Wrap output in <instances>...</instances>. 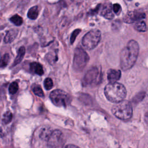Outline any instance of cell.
Here are the masks:
<instances>
[{
    "label": "cell",
    "instance_id": "1",
    "mask_svg": "<svg viewBox=\"0 0 148 148\" xmlns=\"http://www.w3.org/2000/svg\"><path fill=\"white\" fill-rule=\"evenodd\" d=\"M139 51V47L136 41L131 40L128 42L120 52V65L122 70L127 71L133 66L137 60Z\"/></svg>",
    "mask_w": 148,
    "mask_h": 148
},
{
    "label": "cell",
    "instance_id": "2",
    "mask_svg": "<svg viewBox=\"0 0 148 148\" xmlns=\"http://www.w3.org/2000/svg\"><path fill=\"white\" fill-rule=\"evenodd\" d=\"M104 94L108 101L116 103L124 99L127 90L124 85L120 83H109L105 87Z\"/></svg>",
    "mask_w": 148,
    "mask_h": 148
},
{
    "label": "cell",
    "instance_id": "3",
    "mask_svg": "<svg viewBox=\"0 0 148 148\" xmlns=\"http://www.w3.org/2000/svg\"><path fill=\"white\" fill-rule=\"evenodd\" d=\"M112 112L119 119L123 121H128L132 116V106L131 102L126 100H123L116 103L113 106Z\"/></svg>",
    "mask_w": 148,
    "mask_h": 148
},
{
    "label": "cell",
    "instance_id": "4",
    "mask_svg": "<svg viewBox=\"0 0 148 148\" xmlns=\"http://www.w3.org/2000/svg\"><path fill=\"white\" fill-rule=\"evenodd\" d=\"M50 98L54 105L57 106L65 107L71 101V97L69 94L64 90L57 89L51 92Z\"/></svg>",
    "mask_w": 148,
    "mask_h": 148
},
{
    "label": "cell",
    "instance_id": "5",
    "mask_svg": "<svg viewBox=\"0 0 148 148\" xmlns=\"http://www.w3.org/2000/svg\"><path fill=\"white\" fill-rule=\"evenodd\" d=\"M101 38V31L96 29H92L83 36L82 39V45L86 49L92 50L98 45Z\"/></svg>",
    "mask_w": 148,
    "mask_h": 148
},
{
    "label": "cell",
    "instance_id": "6",
    "mask_svg": "<svg viewBox=\"0 0 148 148\" xmlns=\"http://www.w3.org/2000/svg\"><path fill=\"white\" fill-rule=\"evenodd\" d=\"M88 61L89 56L83 49L77 47L75 49L73 60V68L76 71H82Z\"/></svg>",
    "mask_w": 148,
    "mask_h": 148
},
{
    "label": "cell",
    "instance_id": "7",
    "mask_svg": "<svg viewBox=\"0 0 148 148\" xmlns=\"http://www.w3.org/2000/svg\"><path fill=\"white\" fill-rule=\"evenodd\" d=\"M101 73L97 67H92L86 73L83 81L87 86H94L99 84L101 80Z\"/></svg>",
    "mask_w": 148,
    "mask_h": 148
},
{
    "label": "cell",
    "instance_id": "8",
    "mask_svg": "<svg viewBox=\"0 0 148 148\" xmlns=\"http://www.w3.org/2000/svg\"><path fill=\"white\" fill-rule=\"evenodd\" d=\"M47 141L50 148H62L64 142L62 132L58 130L52 131Z\"/></svg>",
    "mask_w": 148,
    "mask_h": 148
},
{
    "label": "cell",
    "instance_id": "9",
    "mask_svg": "<svg viewBox=\"0 0 148 148\" xmlns=\"http://www.w3.org/2000/svg\"><path fill=\"white\" fill-rule=\"evenodd\" d=\"M145 14L139 10L131 11L127 13L123 18V20L125 23L128 24H131L135 21H138L140 20H143L145 18Z\"/></svg>",
    "mask_w": 148,
    "mask_h": 148
},
{
    "label": "cell",
    "instance_id": "10",
    "mask_svg": "<svg viewBox=\"0 0 148 148\" xmlns=\"http://www.w3.org/2000/svg\"><path fill=\"white\" fill-rule=\"evenodd\" d=\"M101 15L105 18L111 20L114 17V13L113 10V6L110 3L105 4L102 9Z\"/></svg>",
    "mask_w": 148,
    "mask_h": 148
},
{
    "label": "cell",
    "instance_id": "11",
    "mask_svg": "<svg viewBox=\"0 0 148 148\" xmlns=\"http://www.w3.org/2000/svg\"><path fill=\"white\" fill-rule=\"evenodd\" d=\"M108 80L110 83L116 82L119 80L121 77V72L120 70L110 69L108 70Z\"/></svg>",
    "mask_w": 148,
    "mask_h": 148
},
{
    "label": "cell",
    "instance_id": "12",
    "mask_svg": "<svg viewBox=\"0 0 148 148\" xmlns=\"http://www.w3.org/2000/svg\"><path fill=\"white\" fill-rule=\"evenodd\" d=\"M30 70L34 73L38 75H42L44 73L42 65L36 62H33L30 64Z\"/></svg>",
    "mask_w": 148,
    "mask_h": 148
},
{
    "label": "cell",
    "instance_id": "13",
    "mask_svg": "<svg viewBox=\"0 0 148 148\" xmlns=\"http://www.w3.org/2000/svg\"><path fill=\"white\" fill-rule=\"evenodd\" d=\"M18 31L17 29H10L8 31L4 38V42L6 43H9L14 40L16 38Z\"/></svg>",
    "mask_w": 148,
    "mask_h": 148
},
{
    "label": "cell",
    "instance_id": "14",
    "mask_svg": "<svg viewBox=\"0 0 148 148\" xmlns=\"http://www.w3.org/2000/svg\"><path fill=\"white\" fill-rule=\"evenodd\" d=\"M25 53V49L24 47L22 46L21 47H20V49H18V51H17V56L13 62V66H15L16 65H17L18 64H19L23 60L24 54Z\"/></svg>",
    "mask_w": 148,
    "mask_h": 148
},
{
    "label": "cell",
    "instance_id": "15",
    "mask_svg": "<svg viewBox=\"0 0 148 148\" xmlns=\"http://www.w3.org/2000/svg\"><path fill=\"white\" fill-rule=\"evenodd\" d=\"M134 28L135 30L139 32H145L147 29L146 24L143 20L136 21L134 25Z\"/></svg>",
    "mask_w": 148,
    "mask_h": 148
},
{
    "label": "cell",
    "instance_id": "16",
    "mask_svg": "<svg viewBox=\"0 0 148 148\" xmlns=\"http://www.w3.org/2000/svg\"><path fill=\"white\" fill-rule=\"evenodd\" d=\"M39 15V9L37 6H34L31 8L27 13L28 17L32 19V20H35L36 19Z\"/></svg>",
    "mask_w": 148,
    "mask_h": 148
},
{
    "label": "cell",
    "instance_id": "17",
    "mask_svg": "<svg viewBox=\"0 0 148 148\" xmlns=\"http://www.w3.org/2000/svg\"><path fill=\"white\" fill-rule=\"evenodd\" d=\"M12 118H13L12 113L10 111L6 112L3 114L2 119L3 124H8L9 123H10L12 121Z\"/></svg>",
    "mask_w": 148,
    "mask_h": 148
},
{
    "label": "cell",
    "instance_id": "18",
    "mask_svg": "<svg viewBox=\"0 0 148 148\" xmlns=\"http://www.w3.org/2000/svg\"><path fill=\"white\" fill-rule=\"evenodd\" d=\"M32 91L34 93L40 97H44V93L43 91L41 88V87L38 84H34L32 86Z\"/></svg>",
    "mask_w": 148,
    "mask_h": 148
},
{
    "label": "cell",
    "instance_id": "19",
    "mask_svg": "<svg viewBox=\"0 0 148 148\" xmlns=\"http://www.w3.org/2000/svg\"><path fill=\"white\" fill-rule=\"evenodd\" d=\"M10 21L17 26H20L23 24V20L21 16L18 14H15L10 18Z\"/></svg>",
    "mask_w": 148,
    "mask_h": 148
},
{
    "label": "cell",
    "instance_id": "20",
    "mask_svg": "<svg viewBox=\"0 0 148 148\" xmlns=\"http://www.w3.org/2000/svg\"><path fill=\"white\" fill-rule=\"evenodd\" d=\"M10 56L9 54H5L0 60V68H5L9 62Z\"/></svg>",
    "mask_w": 148,
    "mask_h": 148
},
{
    "label": "cell",
    "instance_id": "21",
    "mask_svg": "<svg viewBox=\"0 0 148 148\" xmlns=\"http://www.w3.org/2000/svg\"><path fill=\"white\" fill-rule=\"evenodd\" d=\"M18 90V85L16 82H13L9 85V92L11 94H16Z\"/></svg>",
    "mask_w": 148,
    "mask_h": 148
},
{
    "label": "cell",
    "instance_id": "22",
    "mask_svg": "<svg viewBox=\"0 0 148 148\" xmlns=\"http://www.w3.org/2000/svg\"><path fill=\"white\" fill-rule=\"evenodd\" d=\"M51 132H52V131L50 130L49 128H44L43 130H42V131H41V132L40 134V138L47 140L49 136H50V134L51 133Z\"/></svg>",
    "mask_w": 148,
    "mask_h": 148
},
{
    "label": "cell",
    "instance_id": "23",
    "mask_svg": "<svg viewBox=\"0 0 148 148\" xmlns=\"http://www.w3.org/2000/svg\"><path fill=\"white\" fill-rule=\"evenodd\" d=\"M44 86L46 90H49L52 88L53 86V82L51 78L47 77L44 81Z\"/></svg>",
    "mask_w": 148,
    "mask_h": 148
},
{
    "label": "cell",
    "instance_id": "24",
    "mask_svg": "<svg viewBox=\"0 0 148 148\" xmlns=\"http://www.w3.org/2000/svg\"><path fill=\"white\" fill-rule=\"evenodd\" d=\"M145 96V92H140L136 94L134 98L132 99V101L134 102H139L140 101H142Z\"/></svg>",
    "mask_w": 148,
    "mask_h": 148
},
{
    "label": "cell",
    "instance_id": "25",
    "mask_svg": "<svg viewBox=\"0 0 148 148\" xmlns=\"http://www.w3.org/2000/svg\"><path fill=\"white\" fill-rule=\"evenodd\" d=\"M80 31H81V30L80 29H76L73 31V32L71 34V38H70V43L71 44H73L74 41L75 40L76 38L79 35V34L80 32Z\"/></svg>",
    "mask_w": 148,
    "mask_h": 148
},
{
    "label": "cell",
    "instance_id": "26",
    "mask_svg": "<svg viewBox=\"0 0 148 148\" xmlns=\"http://www.w3.org/2000/svg\"><path fill=\"white\" fill-rule=\"evenodd\" d=\"M121 10V6L118 3H115L113 5V10L115 13H119Z\"/></svg>",
    "mask_w": 148,
    "mask_h": 148
},
{
    "label": "cell",
    "instance_id": "27",
    "mask_svg": "<svg viewBox=\"0 0 148 148\" xmlns=\"http://www.w3.org/2000/svg\"><path fill=\"white\" fill-rule=\"evenodd\" d=\"M62 148H80V147H78V146H76V145L69 144V145H66L63 146Z\"/></svg>",
    "mask_w": 148,
    "mask_h": 148
},
{
    "label": "cell",
    "instance_id": "28",
    "mask_svg": "<svg viewBox=\"0 0 148 148\" xmlns=\"http://www.w3.org/2000/svg\"><path fill=\"white\" fill-rule=\"evenodd\" d=\"M144 119L146 122V123L148 125V110L145 113V116H144Z\"/></svg>",
    "mask_w": 148,
    "mask_h": 148
},
{
    "label": "cell",
    "instance_id": "29",
    "mask_svg": "<svg viewBox=\"0 0 148 148\" xmlns=\"http://www.w3.org/2000/svg\"><path fill=\"white\" fill-rule=\"evenodd\" d=\"M1 53H0V60H1Z\"/></svg>",
    "mask_w": 148,
    "mask_h": 148
}]
</instances>
